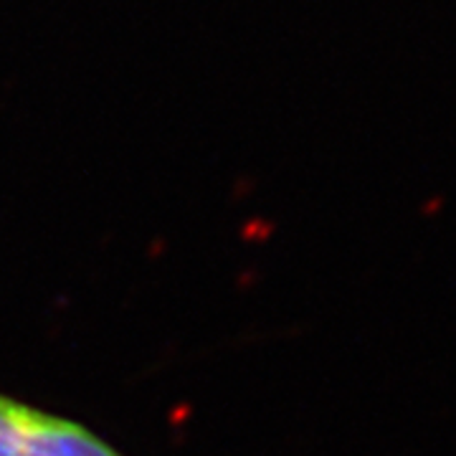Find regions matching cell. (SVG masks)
I'll list each match as a JSON object with an SVG mask.
<instances>
[{"label":"cell","mask_w":456,"mask_h":456,"mask_svg":"<svg viewBox=\"0 0 456 456\" xmlns=\"http://www.w3.org/2000/svg\"><path fill=\"white\" fill-rule=\"evenodd\" d=\"M0 456H122L74 421L0 395Z\"/></svg>","instance_id":"1"}]
</instances>
